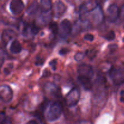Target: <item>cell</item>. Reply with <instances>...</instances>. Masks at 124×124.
<instances>
[{
  "instance_id": "8fae6325",
  "label": "cell",
  "mask_w": 124,
  "mask_h": 124,
  "mask_svg": "<svg viewBox=\"0 0 124 124\" xmlns=\"http://www.w3.org/2000/svg\"><path fill=\"white\" fill-rule=\"evenodd\" d=\"M90 8L88 2L82 4L79 8V18L81 21L85 23L88 20V16H89Z\"/></svg>"
},
{
  "instance_id": "ba28073f",
  "label": "cell",
  "mask_w": 124,
  "mask_h": 124,
  "mask_svg": "<svg viewBox=\"0 0 124 124\" xmlns=\"http://www.w3.org/2000/svg\"><path fill=\"white\" fill-rule=\"evenodd\" d=\"M24 4L21 0H12L10 3V12L15 15H20L24 9Z\"/></svg>"
},
{
  "instance_id": "8992f818",
  "label": "cell",
  "mask_w": 124,
  "mask_h": 124,
  "mask_svg": "<svg viewBox=\"0 0 124 124\" xmlns=\"http://www.w3.org/2000/svg\"><path fill=\"white\" fill-rule=\"evenodd\" d=\"M107 19L110 23H115L120 16V8L116 3H112L107 10Z\"/></svg>"
},
{
  "instance_id": "4fadbf2b",
  "label": "cell",
  "mask_w": 124,
  "mask_h": 124,
  "mask_svg": "<svg viewBox=\"0 0 124 124\" xmlns=\"http://www.w3.org/2000/svg\"><path fill=\"white\" fill-rule=\"evenodd\" d=\"M22 50V46L19 41L17 39H14L12 42L10 47V51L13 54H18Z\"/></svg>"
},
{
  "instance_id": "7c38bea8",
  "label": "cell",
  "mask_w": 124,
  "mask_h": 124,
  "mask_svg": "<svg viewBox=\"0 0 124 124\" xmlns=\"http://www.w3.org/2000/svg\"><path fill=\"white\" fill-rule=\"evenodd\" d=\"M67 7L62 1H56L53 6V15L56 18H60L66 12Z\"/></svg>"
},
{
  "instance_id": "d6a6232c",
  "label": "cell",
  "mask_w": 124,
  "mask_h": 124,
  "mask_svg": "<svg viewBox=\"0 0 124 124\" xmlns=\"http://www.w3.org/2000/svg\"><path fill=\"white\" fill-rule=\"evenodd\" d=\"M121 101L122 102L124 103V97H121Z\"/></svg>"
},
{
  "instance_id": "603a6c76",
  "label": "cell",
  "mask_w": 124,
  "mask_h": 124,
  "mask_svg": "<svg viewBox=\"0 0 124 124\" xmlns=\"http://www.w3.org/2000/svg\"><path fill=\"white\" fill-rule=\"evenodd\" d=\"M44 59L43 58H41L40 56H37L35 59V64L37 66H41V65H42L44 64Z\"/></svg>"
},
{
  "instance_id": "52a82bcc",
  "label": "cell",
  "mask_w": 124,
  "mask_h": 124,
  "mask_svg": "<svg viewBox=\"0 0 124 124\" xmlns=\"http://www.w3.org/2000/svg\"><path fill=\"white\" fill-rule=\"evenodd\" d=\"M13 93L12 88L8 85L3 84L0 86V98L4 103H8L13 98Z\"/></svg>"
},
{
  "instance_id": "5bb4252c",
  "label": "cell",
  "mask_w": 124,
  "mask_h": 124,
  "mask_svg": "<svg viewBox=\"0 0 124 124\" xmlns=\"http://www.w3.org/2000/svg\"><path fill=\"white\" fill-rule=\"evenodd\" d=\"M39 8V5L38 2L37 1H33V2L29 5L27 9L26 12L29 15H36V13L38 12Z\"/></svg>"
},
{
  "instance_id": "7a4b0ae2",
  "label": "cell",
  "mask_w": 124,
  "mask_h": 124,
  "mask_svg": "<svg viewBox=\"0 0 124 124\" xmlns=\"http://www.w3.org/2000/svg\"><path fill=\"white\" fill-rule=\"evenodd\" d=\"M109 76L113 83L116 86L124 84V70L117 67H112L109 71Z\"/></svg>"
},
{
  "instance_id": "9a60e30c",
  "label": "cell",
  "mask_w": 124,
  "mask_h": 124,
  "mask_svg": "<svg viewBox=\"0 0 124 124\" xmlns=\"http://www.w3.org/2000/svg\"><path fill=\"white\" fill-rule=\"evenodd\" d=\"M79 82L81 83L82 87L86 90H90L93 88V84H92V80L87 78H83L78 77Z\"/></svg>"
},
{
  "instance_id": "5b68a950",
  "label": "cell",
  "mask_w": 124,
  "mask_h": 124,
  "mask_svg": "<svg viewBox=\"0 0 124 124\" xmlns=\"http://www.w3.org/2000/svg\"><path fill=\"white\" fill-rule=\"evenodd\" d=\"M78 77L92 79L94 76V70L92 65L87 64H80L77 69Z\"/></svg>"
},
{
  "instance_id": "e0dca14e",
  "label": "cell",
  "mask_w": 124,
  "mask_h": 124,
  "mask_svg": "<svg viewBox=\"0 0 124 124\" xmlns=\"http://www.w3.org/2000/svg\"><path fill=\"white\" fill-rule=\"evenodd\" d=\"M52 13L50 12H41V20L45 24H47L50 21Z\"/></svg>"
},
{
  "instance_id": "9c48e42d",
  "label": "cell",
  "mask_w": 124,
  "mask_h": 124,
  "mask_svg": "<svg viewBox=\"0 0 124 124\" xmlns=\"http://www.w3.org/2000/svg\"><path fill=\"white\" fill-rule=\"evenodd\" d=\"M89 15L91 16L93 21L95 24H99L104 19V13L102 10L101 6L99 4L96 6V7H94L90 12Z\"/></svg>"
},
{
  "instance_id": "30bf717a",
  "label": "cell",
  "mask_w": 124,
  "mask_h": 124,
  "mask_svg": "<svg viewBox=\"0 0 124 124\" xmlns=\"http://www.w3.org/2000/svg\"><path fill=\"white\" fill-rule=\"evenodd\" d=\"M16 36L15 31L11 29H4L1 33V43L4 47H6L10 42V41L14 38Z\"/></svg>"
},
{
  "instance_id": "3957f363",
  "label": "cell",
  "mask_w": 124,
  "mask_h": 124,
  "mask_svg": "<svg viewBox=\"0 0 124 124\" xmlns=\"http://www.w3.org/2000/svg\"><path fill=\"white\" fill-rule=\"evenodd\" d=\"M81 93L78 87L73 88L65 97V102L69 107L71 108L75 107L78 104L80 99Z\"/></svg>"
},
{
  "instance_id": "d4e9b609",
  "label": "cell",
  "mask_w": 124,
  "mask_h": 124,
  "mask_svg": "<svg viewBox=\"0 0 124 124\" xmlns=\"http://www.w3.org/2000/svg\"><path fill=\"white\" fill-rule=\"evenodd\" d=\"M84 39L87 41H93L94 40V36L92 34L87 33L84 36Z\"/></svg>"
},
{
  "instance_id": "4dcf8cb0",
  "label": "cell",
  "mask_w": 124,
  "mask_h": 124,
  "mask_svg": "<svg viewBox=\"0 0 124 124\" xmlns=\"http://www.w3.org/2000/svg\"><path fill=\"white\" fill-rule=\"evenodd\" d=\"M117 45L116 44H112V45H110V46H109L108 48L109 49H110V50L111 51V52H113L114 50H115L116 49V48H117Z\"/></svg>"
},
{
  "instance_id": "83f0119b",
  "label": "cell",
  "mask_w": 124,
  "mask_h": 124,
  "mask_svg": "<svg viewBox=\"0 0 124 124\" xmlns=\"http://www.w3.org/2000/svg\"><path fill=\"white\" fill-rule=\"evenodd\" d=\"M50 75H51L50 71L48 69H45L43 71V73H42V77L48 78V77H49Z\"/></svg>"
},
{
  "instance_id": "f546056e",
  "label": "cell",
  "mask_w": 124,
  "mask_h": 124,
  "mask_svg": "<svg viewBox=\"0 0 124 124\" xmlns=\"http://www.w3.org/2000/svg\"><path fill=\"white\" fill-rule=\"evenodd\" d=\"M120 17L124 20V4L122 5L120 8Z\"/></svg>"
},
{
  "instance_id": "7402d4cb",
  "label": "cell",
  "mask_w": 124,
  "mask_h": 124,
  "mask_svg": "<svg viewBox=\"0 0 124 124\" xmlns=\"http://www.w3.org/2000/svg\"><path fill=\"white\" fill-rule=\"evenodd\" d=\"M96 53L97 52L95 50H87V52H86L85 54L86 55L88 56L91 59H92L96 56Z\"/></svg>"
},
{
  "instance_id": "ffe728a7",
  "label": "cell",
  "mask_w": 124,
  "mask_h": 124,
  "mask_svg": "<svg viewBox=\"0 0 124 124\" xmlns=\"http://www.w3.org/2000/svg\"><path fill=\"white\" fill-rule=\"evenodd\" d=\"M115 37H116V35H115V31H113V30L109 31L108 32H107L105 34V36H104V38L108 41H111L114 40L115 39Z\"/></svg>"
},
{
  "instance_id": "d6986e66",
  "label": "cell",
  "mask_w": 124,
  "mask_h": 124,
  "mask_svg": "<svg viewBox=\"0 0 124 124\" xmlns=\"http://www.w3.org/2000/svg\"><path fill=\"white\" fill-rule=\"evenodd\" d=\"M1 124H12L10 117L8 116H6L2 112L1 114Z\"/></svg>"
},
{
  "instance_id": "ac0fdd59",
  "label": "cell",
  "mask_w": 124,
  "mask_h": 124,
  "mask_svg": "<svg viewBox=\"0 0 124 124\" xmlns=\"http://www.w3.org/2000/svg\"><path fill=\"white\" fill-rule=\"evenodd\" d=\"M49 28L50 31H52V34L56 35L58 33V30H59V25L56 22L52 21L49 23Z\"/></svg>"
},
{
  "instance_id": "484cf974",
  "label": "cell",
  "mask_w": 124,
  "mask_h": 124,
  "mask_svg": "<svg viewBox=\"0 0 124 124\" xmlns=\"http://www.w3.org/2000/svg\"><path fill=\"white\" fill-rule=\"evenodd\" d=\"M57 59H53V60L49 62L50 66L52 67V69H53V70H55L56 69V66H57Z\"/></svg>"
},
{
  "instance_id": "6da1fadb",
  "label": "cell",
  "mask_w": 124,
  "mask_h": 124,
  "mask_svg": "<svg viewBox=\"0 0 124 124\" xmlns=\"http://www.w3.org/2000/svg\"><path fill=\"white\" fill-rule=\"evenodd\" d=\"M62 112V105L59 101L53 102L49 106L46 114V119L48 122H54L61 117Z\"/></svg>"
},
{
  "instance_id": "2e32d148",
  "label": "cell",
  "mask_w": 124,
  "mask_h": 124,
  "mask_svg": "<svg viewBox=\"0 0 124 124\" xmlns=\"http://www.w3.org/2000/svg\"><path fill=\"white\" fill-rule=\"evenodd\" d=\"M41 12H50L52 8V1L50 0H42L41 1Z\"/></svg>"
},
{
  "instance_id": "277c9868",
  "label": "cell",
  "mask_w": 124,
  "mask_h": 124,
  "mask_svg": "<svg viewBox=\"0 0 124 124\" xmlns=\"http://www.w3.org/2000/svg\"><path fill=\"white\" fill-rule=\"evenodd\" d=\"M72 24L69 19H64L59 24L58 34L63 39H66L67 38H68V37L72 32Z\"/></svg>"
},
{
  "instance_id": "4316f807",
  "label": "cell",
  "mask_w": 124,
  "mask_h": 124,
  "mask_svg": "<svg viewBox=\"0 0 124 124\" xmlns=\"http://www.w3.org/2000/svg\"><path fill=\"white\" fill-rule=\"evenodd\" d=\"M69 52V50L67 48H62L59 50V54L60 55H65Z\"/></svg>"
},
{
  "instance_id": "1f68e13d",
  "label": "cell",
  "mask_w": 124,
  "mask_h": 124,
  "mask_svg": "<svg viewBox=\"0 0 124 124\" xmlns=\"http://www.w3.org/2000/svg\"><path fill=\"white\" fill-rule=\"evenodd\" d=\"M27 124H39L38 122L35 119H31L30 121H29V122L27 123Z\"/></svg>"
},
{
  "instance_id": "cb8c5ba5",
  "label": "cell",
  "mask_w": 124,
  "mask_h": 124,
  "mask_svg": "<svg viewBox=\"0 0 124 124\" xmlns=\"http://www.w3.org/2000/svg\"><path fill=\"white\" fill-rule=\"evenodd\" d=\"M39 31V29L38 26H36L35 24H33L31 25V28H30V31L33 35H37Z\"/></svg>"
},
{
  "instance_id": "44dd1931",
  "label": "cell",
  "mask_w": 124,
  "mask_h": 124,
  "mask_svg": "<svg viewBox=\"0 0 124 124\" xmlns=\"http://www.w3.org/2000/svg\"><path fill=\"white\" fill-rule=\"evenodd\" d=\"M85 55H86L85 53H83V52H77V53L75 54V56H74V58H75V59L76 61L79 62V61H81L84 58V57L85 56Z\"/></svg>"
},
{
  "instance_id": "f1b7e54d",
  "label": "cell",
  "mask_w": 124,
  "mask_h": 124,
  "mask_svg": "<svg viewBox=\"0 0 124 124\" xmlns=\"http://www.w3.org/2000/svg\"><path fill=\"white\" fill-rule=\"evenodd\" d=\"M12 68H13V67H10V65H8V67H6L4 69V71H3L4 73L6 75H9V74L10 73V70L11 69H12Z\"/></svg>"
}]
</instances>
